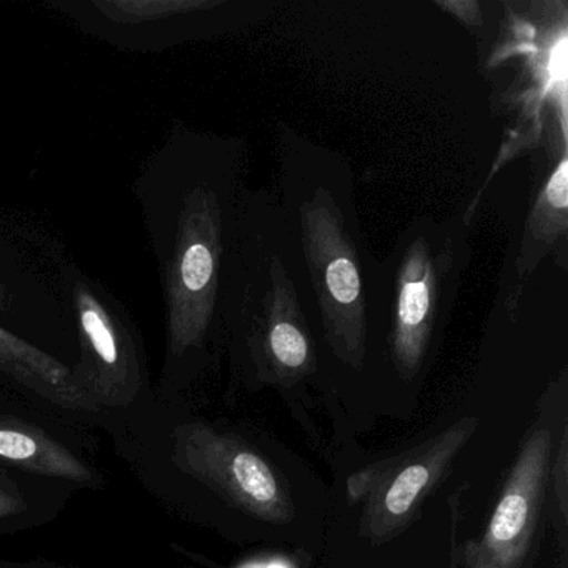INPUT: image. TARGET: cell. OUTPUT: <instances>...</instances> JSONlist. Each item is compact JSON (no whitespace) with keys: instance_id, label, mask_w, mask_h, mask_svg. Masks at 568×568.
<instances>
[{"instance_id":"obj_1","label":"cell","mask_w":568,"mask_h":568,"mask_svg":"<svg viewBox=\"0 0 568 568\" xmlns=\"http://www.w3.org/2000/svg\"><path fill=\"white\" fill-rule=\"evenodd\" d=\"M480 425L475 415L458 418L427 440L362 468L347 480L351 504H362L361 535L385 544L407 530L427 498Z\"/></svg>"},{"instance_id":"obj_2","label":"cell","mask_w":568,"mask_h":568,"mask_svg":"<svg viewBox=\"0 0 568 568\" xmlns=\"http://www.w3.org/2000/svg\"><path fill=\"white\" fill-rule=\"evenodd\" d=\"M545 402L525 434L500 497L480 537L460 547L464 568H528L548 501L558 428L567 415Z\"/></svg>"},{"instance_id":"obj_3","label":"cell","mask_w":568,"mask_h":568,"mask_svg":"<svg viewBox=\"0 0 568 568\" xmlns=\"http://www.w3.org/2000/svg\"><path fill=\"white\" fill-rule=\"evenodd\" d=\"M174 462L244 514L272 525L294 520L295 505L274 465L237 435L204 422L174 432Z\"/></svg>"},{"instance_id":"obj_4","label":"cell","mask_w":568,"mask_h":568,"mask_svg":"<svg viewBox=\"0 0 568 568\" xmlns=\"http://www.w3.org/2000/svg\"><path fill=\"white\" fill-rule=\"evenodd\" d=\"M79 328H81V364L74 374L92 408L125 407L134 400L141 377L134 352L124 335L85 287L75 292Z\"/></svg>"},{"instance_id":"obj_5","label":"cell","mask_w":568,"mask_h":568,"mask_svg":"<svg viewBox=\"0 0 568 568\" xmlns=\"http://www.w3.org/2000/svg\"><path fill=\"white\" fill-rule=\"evenodd\" d=\"M215 275L214 234L207 212L185 215L174 264L169 272L171 345L175 354L194 345L204 332L211 311Z\"/></svg>"},{"instance_id":"obj_6","label":"cell","mask_w":568,"mask_h":568,"mask_svg":"<svg viewBox=\"0 0 568 568\" xmlns=\"http://www.w3.org/2000/svg\"><path fill=\"white\" fill-rule=\"evenodd\" d=\"M0 372L59 407L94 410L71 368L4 328H0Z\"/></svg>"},{"instance_id":"obj_7","label":"cell","mask_w":568,"mask_h":568,"mask_svg":"<svg viewBox=\"0 0 568 568\" xmlns=\"http://www.w3.org/2000/svg\"><path fill=\"white\" fill-rule=\"evenodd\" d=\"M0 462L75 484L95 480L94 470L64 444L36 425L8 415H0Z\"/></svg>"},{"instance_id":"obj_8","label":"cell","mask_w":568,"mask_h":568,"mask_svg":"<svg viewBox=\"0 0 568 568\" xmlns=\"http://www.w3.org/2000/svg\"><path fill=\"white\" fill-rule=\"evenodd\" d=\"M268 357L278 381L295 382L312 368L311 345L301 328L277 322L268 334Z\"/></svg>"},{"instance_id":"obj_9","label":"cell","mask_w":568,"mask_h":568,"mask_svg":"<svg viewBox=\"0 0 568 568\" xmlns=\"http://www.w3.org/2000/svg\"><path fill=\"white\" fill-rule=\"evenodd\" d=\"M551 494V521L560 548H568V422L561 420L551 458L548 495Z\"/></svg>"},{"instance_id":"obj_10","label":"cell","mask_w":568,"mask_h":568,"mask_svg":"<svg viewBox=\"0 0 568 568\" xmlns=\"http://www.w3.org/2000/svg\"><path fill=\"white\" fill-rule=\"evenodd\" d=\"M99 9L112 21L122 24H141L155 21L175 12L202 8L201 2H181V0H105L98 2Z\"/></svg>"},{"instance_id":"obj_11","label":"cell","mask_w":568,"mask_h":568,"mask_svg":"<svg viewBox=\"0 0 568 568\" xmlns=\"http://www.w3.org/2000/svg\"><path fill=\"white\" fill-rule=\"evenodd\" d=\"M325 291L337 307L355 308L361 305V277L347 255L332 258L325 267Z\"/></svg>"},{"instance_id":"obj_12","label":"cell","mask_w":568,"mask_h":568,"mask_svg":"<svg viewBox=\"0 0 568 568\" xmlns=\"http://www.w3.org/2000/svg\"><path fill=\"white\" fill-rule=\"evenodd\" d=\"M567 161H561L547 187V195L551 204L561 211L567 209Z\"/></svg>"},{"instance_id":"obj_13","label":"cell","mask_w":568,"mask_h":568,"mask_svg":"<svg viewBox=\"0 0 568 568\" xmlns=\"http://www.w3.org/2000/svg\"><path fill=\"white\" fill-rule=\"evenodd\" d=\"M24 508L26 501L18 488L0 485V518L21 514Z\"/></svg>"},{"instance_id":"obj_14","label":"cell","mask_w":568,"mask_h":568,"mask_svg":"<svg viewBox=\"0 0 568 568\" xmlns=\"http://www.w3.org/2000/svg\"><path fill=\"white\" fill-rule=\"evenodd\" d=\"M557 568H568V548H560Z\"/></svg>"}]
</instances>
